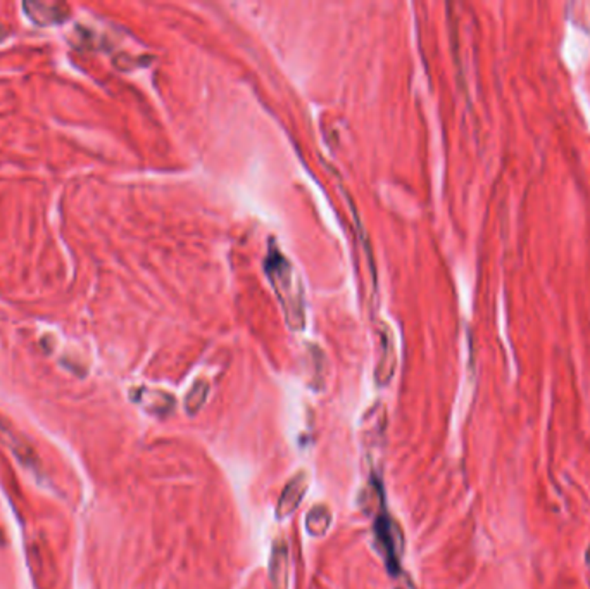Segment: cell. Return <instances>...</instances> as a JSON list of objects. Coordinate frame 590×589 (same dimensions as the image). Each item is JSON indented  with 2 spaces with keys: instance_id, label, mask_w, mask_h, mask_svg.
Instances as JSON below:
<instances>
[{
  "instance_id": "obj_5",
  "label": "cell",
  "mask_w": 590,
  "mask_h": 589,
  "mask_svg": "<svg viewBox=\"0 0 590 589\" xmlns=\"http://www.w3.org/2000/svg\"><path fill=\"white\" fill-rule=\"evenodd\" d=\"M396 372V351H394V342L389 334H383L382 337V355H380L378 366H376V382L385 386L394 377Z\"/></svg>"
},
{
  "instance_id": "obj_2",
  "label": "cell",
  "mask_w": 590,
  "mask_h": 589,
  "mask_svg": "<svg viewBox=\"0 0 590 589\" xmlns=\"http://www.w3.org/2000/svg\"><path fill=\"white\" fill-rule=\"evenodd\" d=\"M307 488H309V477H307L306 472H299L295 474L290 481L287 482V486L281 491L280 499L276 503V519H287L290 517L295 510L299 508V505L303 503L304 496H306Z\"/></svg>"
},
{
  "instance_id": "obj_4",
  "label": "cell",
  "mask_w": 590,
  "mask_h": 589,
  "mask_svg": "<svg viewBox=\"0 0 590 589\" xmlns=\"http://www.w3.org/2000/svg\"><path fill=\"white\" fill-rule=\"evenodd\" d=\"M288 546L285 539H276L271 546L269 555V579L276 589L288 588Z\"/></svg>"
},
{
  "instance_id": "obj_6",
  "label": "cell",
  "mask_w": 590,
  "mask_h": 589,
  "mask_svg": "<svg viewBox=\"0 0 590 589\" xmlns=\"http://www.w3.org/2000/svg\"><path fill=\"white\" fill-rule=\"evenodd\" d=\"M332 526V512L325 505H314L306 517V529L311 536L320 537L327 534Z\"/></svg>"
},
{
  "instance_id": "obj_1",
  "label": "cell",
  "mask_w": 590,
  "mask_h": 589,
  "mask_svg": "<svg viewBox=\"0 0 590 589\" xmlns=\"http://www.w3.org/2000/svg\"><path fill=\"white\" fill-rule=\"evenodd\" d=\"M264 270L280 301L287 325L292 330H303L306 327V296L297 270L276 249L267 252Z\"/></svg>"
},
{
  "instance_id": "obj_8",
  "label": "cell",
  "mask_w": 590,
  "mask_h": 589,
  "mask_svg": "<svg viewBox=\"0 0 590 589\" xmlns=\"http://www.w3.org/2000/svg\"><path fill=\"white\" fill-rule=\"evenodd\" d=\"M25 8L33 9V11H39L43 12L40 18H37V23H42V25H45V23H59L63 21L64 18H66V8H64L63 4H35V2H28V4H25ZM39 12H28V16L32 14H39Z\"/></svg>"
},
{
  "instance_id": "obj_3",
  "label": "cell",
  "mask_w": 590,
  "mask_h": 589,
  "mask_svg": "<svg viewBox=\"0 0 590 589\" xmlns=\"http://www.w3.org/2000/svg\"><path fill=\"white\" fill-rule=\"evenodd\" d=\"M396 527L394 522L387 515H378L375 522V534L376 539H378L380 548H382V553L385 557L387 567L392 572L394 575L399 570V544L396 543Z\"/></svg>"
},
{
  "instance_id": "obj_7",
  "label": "cell",
  "mask_w": 590,
  "mask_h": 589,
  "mask_svg": "<svg viewBox=\"0 0 590 589\" xmlns=\"http://www.w3.org/2000/svg\"><path fill=\"white\" fill-rule=\"evenodd\" d=\"M209 396V382L207 380H197L194 386L188 390L187 398H185V410L188 415H195L201 412L202 406L205 405Z\"/></svg>"
}]
</instances>
